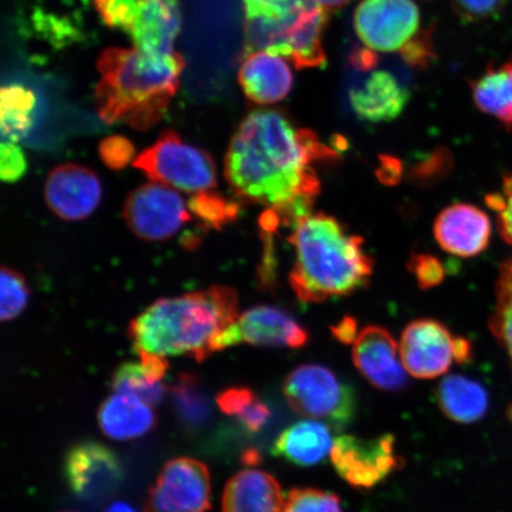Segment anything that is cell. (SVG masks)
I'll list each match as a JSON object with an SVG mask.
<instances>
[{
    "instance_id": "cell-27",
    "label": "cell",
    "mask_w": 512,
    "mask_h": 512,
    "mask_svg": "<svg viewBox=\"0 0 512 512\" xmlns=\"http://www.w3.org/2000/svg\"><path fill=\"white\" fill-rule=\"evenodd\" d=\"M172 406L184 426L198 428L206 425L213 409L200 381L192 374H182L171 388Z\"/></svg>"
},
{
    "instance_id": "cell-11",
    "label": "cell",
    "mask_w": 512,
    "mask_h": 512,
    "mask_svg": "<svg viewBox=\"0 0 512 512\" xmlns=\"http://www.w3.org/2000/svg\"><path fill=\"white\" fill-rule=\"evenodd\" d=\"M309 341V331L288 313L277 307L259 305L243 313L215 338L213 352L241 343L255 347L300 349Z\"/></svg>"
},
{
    "instance_id": "cell-33",
    "label": "cell",
    "mask_w": 512,
    "mask_h": 512,
    "mask_svg": "<svg viewBox=\"0 0 512 512\" xmlns=\"http://www.w3.org/2000/svg\"><path fill=\"white\" fill-rule=\"evenodd\" d=\"M488 207L495 211L501 238L512 246V174H504L501 191L485 197Z\"/></svg>"
},
{
    "instance_id": "cell-23",
    "label": "cell",
    "mask_w": 512,
    "mask_h": 512,
    "mask_svg": "<svg viewBox=\"0 0 512 512\" xmlns=\"http://www.w3.org/2000/svg\"><path fill=\"white\" fill-rule=\"evenodd\" d=\"M440 411L458 424H475L489 411V393L483 384L463 375H450L435 390Z\"/></svg>"
},
{
    "instance_id": "cell-5",
    "label": "cell",
    "mask_w": 512,
    "mask_h": 512,
    "mask_svg": "<svg viewBox=\"0 0 512 512\" xmlns=\"http://www.w3.org/2000/svg\"><path fill=\"white\" fill-rule=\"evenodd\" d=\"M284 395L293 412L324 421L343 431L355 420L357 399L354 389L334 371L319 364H303L284 381Z\"/></svg>"
},
{
    "instance_id": "cell-26",
    "label": "cell",
    "mask_w": 512,
    "mask_h": 512,
    "mask_svg": "<svg viewBox=\"0 0 512 512\" xmlns=\"http://www.w3.org/2000/svg\"><path fill=\"white\" fill-rule=\"evenodd\" d=\"M36 95L21 85L3 86L0 93L2 143L18 144L28 136L34 123Z\"/></svg>"
},
{
    "instance_id": "cell-40",
    "label": "cell",
    "mask_w": 512,
    "mask_h": 512,
    "mask_svg": "<svg viewBox=\"0 0 512 512\" xmlns=\"http://www.w3.org/2000/svg\"><path fill=\"white\" fill-rule=\"evenodd\" d=\"M403 61L414 68H425L434 60L431 36L424 32L419 37H413L405 47L401 49Z\"/></svg>"
},
{
    "instance_id": "cell-21",
    "label": "cell",
    "mask_w": 512,
    "mask_h": 512,
    "mask_svg": "<svg viewBox=\"0 0 512 512\" xmlns=\"http://www.w3.org/2000/svg\"><path fill=\"white\" fill-rule=\"evenodd\" d=\"M332 445L334 440L328 425L316 420H303L280 433L272 453L293 465L316 466L328 457Z\"/></svg>"
},
{
    "instance_id": "cell-44",
    "label": "cell",
    "mask_w": 512,
    "mask_h": 512,
    "mask_svg": "<svg viewBox=\"0 0 512 512\" xmlns=\"http://www.w3.org/2000/svg\"><path fill=\"white\" fill-rule=\"evenodd\" d=\"M326 11L342 9L350 0H315Z\"/></svg>"
},
{
    "instance_id": "cell-41",
    "label": "cell",
    "mask_w": 512,
    "mask_h": 512,
    "mask_svg": "<svg viewBox=\"0 0 512 512\" xmlns=\"http://www.w3.org/2000/svg\"><path fill=\"white\" fill-rule=\"evenodd\" d=\"M270 418V407H268L264 401L258 399L239 421L241 425L246 428L247 432L258 433L262 427H265Z\"/></svg>"
},
{
    "instance_id": "cell-39",
    "label": "cell",
    "mask_w": 512,
    "mask_h": 512,
    "mask_svg": "<svg viewBox=\"0 0 512 512\" xmlns=\"http://www.w3.org/2000/svg\"><path fill=\"white\" fill-rule=\"evenodd\" d=\"M28 163L18 144L2 143L0 146V178L2 181L14 183L27 172Z\"/></svg>"
},
{
    "instance_id": "cell-9",
    "label": "cell",
    "mask_w": 512,
    "mask_h": 512,
    "mask_svg": "<svg viewBox=\"0 0 512 512\" xmlns=\"http://www.w3.org/2000/svg\"><path fill=\"white\" fill-rule=\"evenodd\" d=\"M127 226L138 238L164 241L191 220L183 197L168 185L147 183L128 196L124 207Z\"/></svg>"
},
{
    "instance_id": "cell-8",
    "label": "cell",
    "mask_w": 512,
    "mask_h": 512,
    "mask_svg": "<svg viewBox=\"0 0 512 512\" xmlns=\"http://www.w3.org/2000/svg\"><path fill=\"white\" fill-rule=\"evenodd\" d=\"M330 456L339 477L360 490L375 488L403 465L392 434L371 439L343 434L334 441Z\"/></svg>"
},
{
    "instance_id": "cell-19",
    "label": "cell",
    "mask_w": 512,
    "mask_h": 512,
    "mask_svg": "<svg viewBox=\"0 0 512 512\" xmlns=\"http://www.w3.org/2000/svg\"><path fill=\"white\" fill-rule=\"evenodd\" d=\"M408 89L393 74L379 70L350 92L352 111L367 123H388L399 117L409 101Z\"/></svg>"
},
{
    "instance_id": "cell-45",
    "label": "cell",
    "mask_w": 512,
    "mask_h": 512,
    "mask_svg": "<svg viewBox=\"0 0 512 512\" xmlns=\"http://www.w3.org/2000/svg\"><path fill=\"white\" fill-rule=\"evenodd\" d=\"M105 512H138L132 505L125 502H115L108 507Z\"/></svg>"
},
{
    "instance_id": "cell-1",
    "label": "cell",
    "mask_w": 512,
    "mask_h": 512,
    "mask_svg": "<svg viewBox=\"0 0 512 512\" xmlns=\"http://www.w3.org/2000/svg\"><path fill=\"white\" fill-rule=\"evenodd\" d=\"M337 158L315 132L299 128L284 112L249 113L224 159V176L241 201L273 210L281 226L293 227L312 213L320 194L313 166Z\"/></svg>"
},
{
    "instance_id": "cell-43",
    "label": "cell",
    "mask_w": 512,
    "mask_h": 512,
    "mask_svg": "<svg viewBox=\"0 0 512 512\" xmlns=\"http://www.w3.org/2000/svg\"><path fill=\"white\" fill-rule=\"evenodd\" d=\"M352 63L355 67L361 70H368L376 66L379 63V57L374 53V50L369 48H363L356 50L351 56Z\"/></svg>"
},
{
    "instance_id": "cell-2",
    "label": "cell",
    "mask_w": 512,
    "mask_h": 512,
    "mask_svg": "<svg viewBox=\"0 0 512 512\" xmlns=\"http://www.w3.org/2000/svg\"><path fill=\"white\" fill-rule=\"evenodd\" d=\"M288 242L294 264L288 281L305 304L349 296L369 283L374 261L361 236L349 234L334 216L311 213L294 224Z\"/></svg>"
},
{
    "instance_id": "cell-37",
    "label": "cell",
    "mask_w": 512,
    "mask_h": 512,
    "mask_svg": "<svg viewBox=\"0 0 512 512\" xmlns=\"http://www.w3.org/2000/svg\"><path fill=\"white\" fill-rule=\"evenodd\" d=\"M452 3L464 22L475 23L499 14L508 0H452Z\"/></svg>"
},
{
    "instance_id": "cell-31",
    "label": "cell",
    "mask_w": 512,
    "mask_h": 512,
    "mask_svg": "<svg viewBox=\"0 0 512 512\" xmlns=\"http://www.w3.org/2000/svg\"><path fill=\"white\" fill-rule=\"evenodd\" d=\"M281 512H343L335 494L313 488H296L288 492Z\"/></svg>"
},
{
    "instance_id": "cell-7",
    "label": "cell",
    "mask_w": 512,
    "mask_h": 512,
    "mask_svg": "<svg viewBox=\"0 0 512 512\" xmlns=\"http://www.w3.org/2000/svg\"><path fill=\"white\" fill-rule=\"evenodd\" d=\"M400 355L407 373L415 379L433 380L444 375L454 362L472 361L473 349L464 337L453 336L438 320H414L403 330Z\"/></svg>"
},
{
    "instance_id": "cell-20",
    "label": "cell",
    "mask_w": 512,
    "mask_h": 512,
    "mask_svg": "<svg viewBox=\"0 0 512 512\" xmlns=\"http://www.w3.org/2000/svg\"><path fill=\"white\" fill-rule=\"evenodd\" d=\"M283 490L270 473L243 470L229 479L223 492V512H281Z\"/></svg>"
},
{
    "instance_id": "cell-24",
    "label": "cell",
    "mask_w": 512,
    "mask_h": 512,
    "mask_svg": "<svg viewBox=\"0 0 512 512\" xmlns=\"http://www.w3.org/2000/svg\"><path fill=\"white\" fill-rule=\"evenodd\" d=\"M98 421L108 438L124 441L149 433L156 425V415L147 403L115 394L102 403Z\"/></svg>"
},
{
    "instance_id": "cell-14",
    "label": "cell",
    "mask_w": 512,
    "mask_h": 512,
    "mask_svg": "<svg viewBox=\"0 0 512 512\" xmlns=\"http://www.w3.org/2000/svg\"><path fill=\"white\" fill-rule=\"evenodd\" d=\"M352 360L371 386L384 392H400L408 377L400 355V345L387 329L369 325L358 332Z\"/></svg>"
},
{
    "instance_id": "cell-13",
    "label": "cell",
    "mask_w": 512,
    "mask_h": 512,
    "mask_svg": "<svg viewBox=\"0 0 512 512\" xmlns=\"http://www.w3.org/2000/svg\"><path fill=\"white\" fill-rule=\"evenodd\" d=\"M64 475L76 497L99 503L119 488L124 470L112 448L98 441H83L68 451Z\"/></svg>"
},
{
    "instance_id": "cell-16",
    "label": "cell",
    "mask_w": 512,
    "mask_h": 512,
    "mask_svg": "<svg viewBox=\"0 0 512 512\" xmlns=\"http://www.w3.org/2000/svg\"><path fill=\"white\" fill-rule=\"evenodd\" d=\"M490 217L472 204L456 203L445 208L434 223V236L441 249L460 258H473L490 245Z\"/></svg>"
},
{
    "instance_id": "cell-29",
    "label": "cell",
    "mask_w": 512,
    "mask_h": 512,
    "mask_svg": "<svg viewBox=\"0 0 512 512\" xmlns=\"http://www.w3.org/2000/svg\"><path fill=\"white\" fill-rule=\"evenodd\" d=\"M188 207L204 227L220 229L238 217V203L228 201L216 192L204 191L191 197Z\"/></svg>"
},
{
    "instance_id": "cell-22",
    "label": "cell",
    "mask_w": 512,
    "mask_h": 512,
    "mask_svg": "<svg viewBox=\"0 0 512 512\" xmlns=\"http://www.w3.org/2000/svg\"><path fill=\"white\" fill-rule=\"evenodd\" d=\"M140 362H126L115 371L113 388L118 394L130 396L157 405L163 400L166 387L163 383L169 363L165 357L138 352Z\"/></svg>"
},
{
    "instance_id": "cell-38",
    "label": "cell",
    "mask_w": 512,
    "mask_h": 512,
    "mask_svg": "<svg viewBox=\"0 0 512 512\" xmlns=\"http://www.w3.org/2000/svg\"><path fill=\"white\" fill-rule=\"evenodd\" d=\"M100 157L108 168L118 171L132 162L134 146L125 137L113 136L102 140L99 147Z\"/></svg>"
},
{
    "instance_id": "cell-35",
    "label": "cell",
    "mask_w": 512,
    "mask_h": 512,
    "mask_svg": "<svg viewBox=\"0 0 512 512\" xmlns=\"http://www.w3.org/2000/svg\"><path fill=\"white\" fill-rule=\"evenodd\" d=\"M312 0H243L245 16L284 18L296 14Z\"/></svg>"
},
{
    "instance_id": "cell-36",
    "label": "cell",
    "mask_w": 512,
    "mask_h": 512,
    "mask_svg": "<svg viewBox=\"0 0 512 512\" xmlns=\"http://www.w3.org/2000/svg\"><path fill=\"white\" fill-rule=\"evenodd\" d=\"M258 396L247 387H233L217 395L216 403L221 412L239 420L258 401Z\"/></svg>"
},
{
    "instance_id": "cell-4",
    "label": "cell",
    "mask_w": 512,
    "mask_h": 512,
    "mask_svg": "<svg viewBox=\"0 0 512 512\" xmlns=\"http://www.w3.org/2000/svg\"><path fill=\"white\" fill-rule=\"evenodd\" d=\"M239 317L238 294L232 288L213 286L158 300L133 320L128 332L137 352L191 355L204 361L213 354L215 338Z\"/></svg>"
},
{
    "instance_id": "cell-12",
    "label": "cell",
    "mask_w": 512,
    "mask_h": 512,
    "mask_svg": "<svg viewBox=\"0 0 512 512\" xmlns=\"http://www.w3.org/2000/svg\"><path fill=\"white\" fill-rule=\"evenodd\" d=\"M211 484L206 465L190 458L172 459L152 486L146 512H207Z\"/></svg>"
},
{
    "instance_id": "cell-32",
    "label": "cell",
    "mask_w": 512,
    "mask_h": 512,
    "mask_svg": "<svg viewBox=\"0 0 512 512\" xmlns=\"http://www.w3.org/2000/svg\"><path fill=\"white\" fill-rule=\"evenodd\" d=\"M93 3L106 27L130 34L139 0H93Z\"/></svg>"
},
{
    "instance_id": "cell-34",
    "label": "cell",
    "mask_w": 512,
    "mask_h": 512,
    "mask_svg": "<svg viewBox=\"0 0 512 512\" xmlns=\"http://www.w3.org/2000/svg\"><path fill=\"white\" fill-rule=\"evenodd\" d=\"M408 270L415 275L422 290H430V288L440 285L446 275L443 262L431 254L413 255L408 262Z\"/></svg>"
},
{
    "instance_id": "cell-25",
    "label": "cell",
    "mask_w": 512,
    "mask_h": 512,
    "mask_svg": "<svg viewBox=\"0 0 512 512\" xmlns=\"http://www.w3.org/2000/svg\"><path fill=\"white\" fill-rule=\"evenodd\" d=\"M471 89L478 110L512 130V59L488 67Z\"/></svg>"
},
{
    "instance_id": "cell-3",
    "label": "cell",
    "mask_w": 512,
    "mask_h": 512,
    "mask_svg": "<svg viewBox=\"0 0 512 512\" xmlns=\"http://www.w3.org/2000/svg\"><path fill=\"white\" fill-rule=\"evenodd\" d=\"M185 61L179 53L152 56L137 48H108L96 68V110L104 123H123L138 131L159 123L179 89Z\"/></svg>"
},
{
    "instance_id": "cell-18",
    "label": "cell",
    "mask_w": 512,
    "mask_h": 512,
    "mask_svg": "<svg viewBox=\"0 0 512 512\" xmlns=\"http://www.w3.org/2000/svg\"><path fill=\"white\" fill-rule=\"evenodd\" d=\"M239 83L247 98L258 105L283 101L293 87V74L283 56L252 51L242 57Z\"/></svg>"
},
{
    "instance_id": "cell-6",
    "label": "cell",
    "mask_w": 512,
    "mask_h": 512,
    "mask_svg": "<svg viewBox=\"0 0 512 512\" xmlns=\"http://www.w3.org/2000/svg\"><path fill=\"white\" fill-rule=\"evenodd\" d=\"M151 181L200 194L216 188V166L206 151L184 143L174 131H164L157 142L133 162Z\"/></svg>"
},
{
    "instance_id": "cell-10",
    "label": "cell",
    "mask_w": 512,
    "mask_h": 512,
    "mask_svg": "<svg viewBox=\"0 0 512 512\" xmlns=\"http://www.w3.org/2000/svg\"><path fill=\"white\" fill-rule=\"evenodd\" d=\"M358 37L371 50H401L420 27V11L412 0H363L354 15Z\"/></svg>"
},
{
    "instance_id": "cell-30",
    "label": "cell",
    "mask_w": 512,
    "mask_h": 512,
    "mask_svg": "<svg viewBox=\"0 0 512 512\" xmlns=\"http://www.w3.org/2000/svg\"><path fill=\"white\" fill-rule=\"evenodd\" d=\"M29 287L21 274L11 268H2V322L15 319L25 310L29 303Z\"/></svg>"
},
{
    "instance_id": "cell-42",
    "label": "cell",
    "mask_w": 512,
    "mask_h": 512,
    "mask_svg": "<svg viewBox=\"0 0 512 512\" xmlns=\"http://www.w3.org/2000/svg\"><path fill=\"white\" fill-rule=\"evenodd\" d=\"M331 330L337 341L344 344H354L358 336L356 320L351 317L343 318L342 322L332 326Z\"/></svg>"
},
{
    "instance_id": "cell-28",
    "label": "cell",
    "mask_w": 512,
    "mask_h": 512,
    "mask_svg": "<svg viewBox=\"0 0 512 512\" xmlns=\"http://www.w3.org/2000/svg\"><path fill=\"white\" fill-rule=\"evenodd\" d=\"M496 304L490 319V330L507 352L512 369V259L499 268L496 283Z\"/></svg>"
},
{
    "instance_id": "cell-17",
    "label": "cell",
    "mask_w": 512,
    "mask_h": 512,
    "mask_svg": "<svg viewBox=\"0 0 512 512\" xmlns=\"http://www.w3.org/2000/svg\"><path fill=\"white\" fill-rule=\"evenodd\" d=\"M182 16L178 0H139L130 35L134 48L152 56H169L176 51Z\"/></svg>"
},
{
    "instance_id": "cell-15",
    "label": "cell",
    "mask_w": 512,
    "mask_h": 512,
    "mask_svg": "<svg viewBox=\"0 0 512 512\" xmlns=\"http://www.w3.org/2000/svg\"><path fill=\"white\" fill-rule=\"evenodd\" d=\"M44 195L49 208L61 219L80 221L99 207L102 185L98 175L86 166L64 164L50 172Z\"/></svg>"
}]
</instances>
